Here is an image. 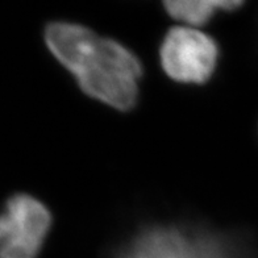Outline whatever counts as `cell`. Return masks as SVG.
Instances as JSON below:
<instances>
[{
	"label": "cell",
	"mask_w": 258,
	"mask_h": 258,
	"mask_svg": "<svg viewBox=\"0 0 258 258\" xmlns=\"http://www.w3.org/2000/svg\"><path fill=\"white\" fill-rule=\"evenodd\" d=\"M45 41L87 95L120 111L135 107L143 69L125 46L64 21L49 24Z\"/></svg>",
	"instance_id": "1"
},
{
	"label": "cell",
	"mask_w": 258,
	"mask_h": 258,
	"mask_svg": "<svg viewBox=\"0 0 258 258\" xmlns=\"http://www.w3.org/2000/svg\"><path fill=\"white\" fill-rule=\"evenodd\" d=\"M50 225V212L36 198H10L0 212V258H37Z\"/></svg>",
	"instance_id": "3"
},
{
	"label": "cell",
	"mask_w": 258,
	"mask_h": 258,
	"mask_svg": "<svg viewBox=\"0 0 258 258\" xmlns=\"http://www.w3.org/2000/svg\"><path fill=\"white\" fill-rule=\"evenodd\" d=\"M242 2L238 0H198V2H165V7L174 19L184 21L191 25H201L207 23L219 11H234L241 7Z\"/></svg>",
	"instance_id": "5"
},
{
	"label": "cell",
	"mask_w": 258,
	"mask_h": 258,
	"mask_svg": "<svg viewBox=\"0 0 258 258\" xmlns=\"http://www.w3.org/2000/svg\"><path fill=\"white\" fill-rule=\"evenodd\" d=\"M253 253L240 234L173 223L141 228L112 258H253Z\"/></svg>",
	"instance_id": "2"
},
{
	"label": "cell",
	"mask_w": 258,
	"mask_h": 258,
	"mask_svg": "<svg viewBox=\"0 0 258 258\" xmlns=\"http://www.w3.org/2000/svg\"><path fill=\"white\" fill-rule=\"evenodd\" d=\"M161 64L174 81L201 85L214 74L219 48L210 36L192 28H171L160 49Z\"/></svg>",
	"instance_id": "4"
}]
</instances>
